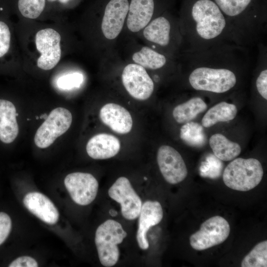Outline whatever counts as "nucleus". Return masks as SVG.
Masks as SVG:
<instances>
[{"label": "nucleus", "mask_w": 267, "mask_h": 267, "mask_svg": "<svg viewBox=\"0 0 267 267\" xmlns=\"http://www.w3.org/2000/svg\"><path fill=\"white\" fill-rule=\"evenodd\" d=\"M184 52H195L236 42L230 26L214 0H183L178 17Z\"/></svg>", "instance_id": "1"}, {"label": "nucleus", "mask_w": 267, "mask_h": 267, "mask_svg": "<svg viewBox=\"0 0 267 267\" xmlns=\"http://www.w3.org/2000/svg\"><path fill=\"white\" fill-rule=\"evenodd\" d=\"M186 53L201 63L189 75V83L194 89L222 93L236 84L237 77L233 70L225 65H214V48Z\"/></svg>", "instance_id": "2"}, {"label": "nucleus", "mask_w": 267, "mask_h": 267, "mask_svg": "<svg viewBox=\"0 0 267 267\" xmlns=\"http://www.w3.org/2000/svg\"><path fill=\"white\" fill-rule=\"evenodd\" d=\"M136 36L147 45L174 60L183 46L179 18L169 10L152 19Z\"/></svg>", "instance_id": "3"}, {"label": "nucleus", "mask_w": 267, "mask_h": 267, "mask_svg": "<svg viewBox=\"0 0 267 267\" xmlns=\"http://www.w3.org/2000/svg\"><path fill=\"white\" fill-rule=\"evenodd\" d=\"M129 0H109L96 23L99 46L105 57L114 48L123 33L129 6Z\"/></svg>", "instance_id": "4"}, {"label": "nucleus", "mask_w": 267, "mask_h": 267, "mask_svg": "<svg viewBox=\"0 0 267 267\" xmlns=\"http://www.w3.org/2000/svg\"><path fill=\"white\" fill-rule=\"evenodd\" d=\"M264 171L260 162L255 158H238L225 167L223 181L233 190L247 191L257 186L261 182Z\"/></svg>", "instance_id": "5"}, {"label": "nucleus", "mask_w": 267, "mask_h": 267, "mask_svg": "<svg viewBox=\"0 0 267 267\" xmlns=\"http://www.w3.org/2000/svg\"><path fill=\"white\" fill-rule=\"evenodd\" d=\"M127 235L118 222L109 219L100 224L95 234V244L99 260L102 266L111 267L118 262L120 257L118 245Z\"/></svg>", "instance_id": "6"}, {"label": "nucleus", "mask_w": 267, "mask_h": 267, "mask_svg": "<svg viewBox=\"0 0 267 267\" xmlns=\"http://www.w3.org/2000/svg\"><path fill=\"white\" fill-rule=\"evenodd\" d=\"M173 0H131L123 31L132 37L157 16L169 10Z\"/></svg>", "instance_id": "7"}, {"label": "nucleus", "mask_w": 267, "mask_h": 267, "mask_svg": "<svg viewBox=\"0 0 267 267\" xmlns=\"http://www.w3.org/2000/svg\"><path fill=\"white\" fill-rule=\"evenodd\" d=\"M229 233L230 226L225 219L219 216L212 217L190 236V244L196 250H204L223 243Z\"/></svg>", "instance_id": "8"}, {"label": "nucleus", "mask_w": 267, "mask_h": 267, "mask_svg": "<svg viewBox=\"0 0 267 267\" xmlns=\"http://www.w3.org/2000/svg\"><path fill=\"white\" fill-rule=\"evenodd\" d=\"M72 115L68 109L57 107L53 109L44 122L38 129L34 137L35 144L45 148L70 127Z\"/></svg>", "instance_id": "9"}, {"label": "nucleus", "mask_w": 267, "mask_h": 267, "mask_svg": "<svg viewBox=\"0 0 267 267\" xmlns=\"http://www.w3.org/2000/svg\"><path fill=\"white\" fill-rule=\"evenodd\" d=\"M127 62L121 75L123 87L133 98L142 101L148 99L154 91L153 80L145 68L138 64Z\"/></svg>", "instance_id": "10"}, {"label": "nucleus", "mask_w": 267, "mask_h": 267, "mask_svg": "<svg viewBox=\"0 0 267 267\" xmlns=\"http://www.w3.org/2000/svg\"><path fill=\"white\" fill-rule=\"evenodd\" d=\"M108 193L112 199L120 204L121 214L125 219L132 221L138 218L142 201L127 178H118Z\"/></svg>", "instance_id": "11"}, {"label": "nucleus", "mask_w": 267, "mask_h": 267, "mask_svg": "<svg viewBox=\"0 0 267 267\" xmlns=\"http://www.w3.org/2000/svg\"><path fill=\"white\" fill-rule=\"evenodd\" d=\"M61 36L51 28L39 31L35 37L36 46L41 55L37 61L39 68L44 70L53 68L61 58Z\"/></svg>", "instance_id": "12"}, {"label": "nucleus", "mask_w": 267, "mask_h": 267, "mask_svg": "<svg viewBox=\"0 0 267 267\" xmlns=\"http://www.w3.org/2000/svg\"><path fill=\"white\" fill-rule=\"evenodd\" d=\"M64 184L72 200L77 204L86 206L95 198L98 182L91 174L75 172L68 174L64 179Z\"/></svg>", "instance_id": "13"}, {"label": "nucleus", "mask_w": 267, "mask_h": 267, "mask_svg": "<svg viewBox=\"0 0 267 267\" xmlns=\"http://www.w3.org/2000/svg\"><path fill=\"white\" fill-rule=\"evenodd\" d=\"M157 161L165 180L172 184L183 181L187 175V169L179 153L169 145L161 146L157 151Z\"/></svg>", "instance_id": "14"}, {"label": "nucleus", "mask_w": 267, "mask_h": 267, "mask_svg": "<svg viewBox=\"0 0 267 267\" xmlns=\"http://www.w3.org/2000/svg\"><path fill=\"white\" fill-rule=\"evenodd\" d=\"M130 44V52L128 62L138 64L146 70H158L165 67L169 63L175 60L158 52L147 45L138 44Z\"/></svg>", "instance_id": "15"}, {"label": "nucleus", "mask_w": 267, "mask_h": 267, "mask_svg": "<svg viewBox=\"0 0 267 267\" xmlns=\"http://www.w3.org/2000/svg\"><path fill=\"white\" fill-rule=\"evenodd\" d=\"M163 211L161 204L156 201L148 200L142 205L138 216L136 240L139 248L146 250L149 247L146 234L149 228L158 224L162 220Z\"/></svg>", "instance_id": "16"}, {"label": "nucleus", "mask_w": 267, "mask_h": 267, "mask_svg": "<svg viewBox=\"0 0 267 267\" xmlns=\"http://www.w3.org/2000/svg\"><path fill=\"white\" fill-rule=\"evenodd\" d=\"M99 117L103 124L119 134L129 133L133 127V121L130 113L116 103H108L103 106L99 111Z\"/></svg>", "instance_id": "17"}, {"label": "nucleus", "mask_w": 267, "mask_h": 267, "mask_svg": "<svg viewBox=\"0 0 267 267\" xmlns=\"http://www.w3.org/2000/svg\"><path fill=\"white\" fill-rule=\"evenodd\" d=\"M25 207L43 222L54 224L58 221L59 212L52 202L45 195L37 191L28 193L23 200Z\"/></svg>", "instance_id": "18"}, {"label": "nucleus", "mask_w": 267, "mask_h": 267, "mask_svg": "<svg viewBox=\"0 0 267 267\" xmlns=\"http://www.w3.org/2000/svg\"><path fill=\"white\" fill-rule=\"evenodd\" d=\"M120 148V140L114 135L105 133L92 136L86 145L88 155L96 160L111 158L119 153Z\"/></svg>", "instance_id": "19"}, {"label": "nucleus", "mask_w": 267, "mask_h": 267, "mask_svg": "<svg viewBox=\"0 0 267 267\" xmlns=\"http://www.w3.org/2000/svg\"><path fill=\"white\" fill-rule=\"evenodd\" d=\"M18 132L14 105L10 101L0 99V140L10 143L17 137Z\"/></svg>", "instance_id": "20"}, {"label": "nucleus", "mask_w": 267, "mask_h": 267, "mask_svg": "<svg viewBox=\"0 0 267 267\" xmlns=\"http://www.w3.org/2000/svg\"><path fill=\"white\" fill-rule=\"evenodd\" d=\"M209 144L214 155L223 161L233 160L237 157L241 151L239 144L229 140L221 134L212 135L210 138Z\"/></svg>", "instance_id": "21"}, {"label": "nucleus", "mask_w": 267, "mask_h": 267, "mask_svg": "<svg viewBox=\"0 0 267 267\" xmlns=\"http://www.w3.org/2000/svg\"><path fill=\"white\" fill-rule=\"evenodd\" d=\"M237 112V109L234 104L221 102L207 111L202 118V125L204 127L209 128L219 122L232 120Z\"/></svg>", "instance_id": "22"}, {"label": "nucleus", "mask_w": 267, "mask_h": 267, "mask_svg": "<svg viewBox=\"0 0 267 267\" xmlns=\"http://www.w3.org/2000/svg\"><path fill=\"white\" fill-rule=\"evenodd\" d=\"M207 108V104L202 98L195 97L176 106L173 111V116L177 123H186L195 119Z\"/></svg>", "instance_id": "23"}, {"label": "nucleus", "mask_w": 267, "mask_h": 267, "mask_svg": "<svg viewBox=\"0 0 267 267\" xmlns=\"http://www.w3.org/2000/svg\"><path fill=\"white\" fill-rule=\"evenodd\" d=\"M180 137L186 144L195 147L203 146L207 141L202 126L193 122H187L181 127Z\"/></svg>", "instance_id": "24"}, {"label": "nucleus", "mask_w": 267, "mask_h": 267, "mask_svg": "<svg viewBox=\"0 0 267 267\" xmlns=\"http://www.w3.org/2000/svg\"><path fill=\"white\" fill-rule=\"evenodd\" d=\"M242 267H267V241L257 244L243 259Z\"/></svg>", "instance_id": "25"}, {"label": "nucleus", "mask_w": 267, "mask_h": 267, "mask_svg": "<svg viewBox=\"0 0 267 267\" xmlns=\"http://www.w3.org/2000/svg\"><path fill=\"white\" fill-rule=\"evenodd\" d=\"M45 4V0H18V7L24 17L36 19L43 11Z\"/></svg>", "instance_id": "26"}, {"label": "nucleus", "mask_w": 267, "mask_h": 267, "mask_svg": "<svg viewBox=\"0 0 267 267\" xmlns=\"http://www.w3.org/2000/svg\"><path fill=\"white\" fill-rule=\"evenodd\" d=\"M223 168V163L215 155H210L201 165L200 175L204 177L215 178L220 176Z\"/></svg>", "instance_id": "27"}, {"label": "nucleus", "mask_w": 267, "mask_h": 267, "mask_svg": "<svg viewBox=\"0 0 267 267\" xmlns=\"http://www.w3.org/2000/svg\"><path fill=\"white\" fill-rule=\"evenodd\" d=\"M83 80V77L81 73H71L59 77L57 81V85L60 89L69 90L79 87Z\"/></svg>", "instance_id": "28"}, {"label": "nucleus", "mask_w": 267, "mask_h": 267, "mask_svg": "<svg viewBox=\"0 0 267 267\" xmlns=\"http://www.w3.org/2000/svg\"><path fill=\"white\" fill-rule=\"evenodd\" d=\"M11 35L7 25L0 21V58L5 55L9 50Z\"/></svg>", "instance_id": "29"}, {"label": "nucleus", "mask_w": 267, "mask_h": 267, "mask_svg": "<svg viewBox=\"0 0 267 267\" xmlns=\"http://www.w3.org/2000/svg\"><path fill=\"white\" fill-rule=\"evenodd\" d=\"M12 227V221L9 216L2 212H0V246L9 236Z\"/></svg>", "instance_id": "30"}, {"label": "nucleus", "mask_w": 267, "mask_h": 267, "mask_svg": "<svg viewBox=\"0 0 267 267\" xmlns=\"http://www.w3.org/2000/svg\"><path fill=\"white\" fill-rule=\"evenodd\" d=\"M259 93L266 100L267 99V69L262 70L258 75L256 82Z\"/></svg>", "instance_id": "31"}, {"label": "nucleus", "mask_w": 267, "mask_h": 267, "mask_svg": "<svg viewBox=\"0 0 267 267\" xmlns=\"http://www.w3.org/2000/svg\"><path fill=\"white\" fill-rule=\"evenodd\" d=\"M9 267H37V261L30 256H21L13 260L9 265Z\"/></svg>", "instance_id": "32"}, {"label": "nucleus", "mask_w": 267, "mask_h": 267, "mask_svg": "<svg viewBox=\"0 0 267 267\" xmlns=\"http://www.w3.org/2000/svg\"><path fill=\"white\" fill-rule=\"evenodd\" d=\"M71 0H58V1L62 4L67 3Z\"/></svg>", "instance_id": "33"}, {"label": "nucleus", "mask_w": 267, "mask_h": 267, "mask_svg": "<svg viewBox=\"0 0 267 267\" xmlns=\"http://www.w3.org/2000/svg\"><path fill=\"white\" fill-rule=\"evenodd\" d=\"M48 0L49 1L52 2V1H55L56 0Z\"/></svg>", "instance_id": "34"}]
</instances>
